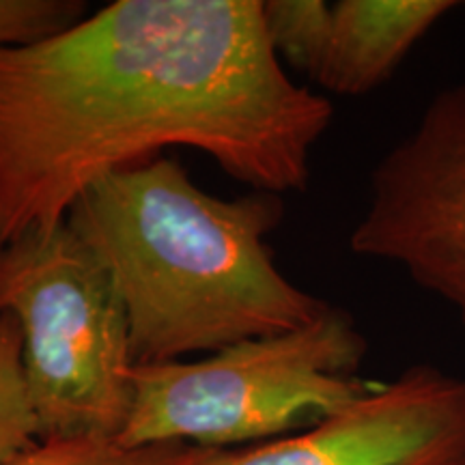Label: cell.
<instances>
[{"label":"cell","instance_id":"1","mask_svg":"<svg viewBox=\"0 0 465 465\" xmlns=\"http://www.w3.org/2000/svg\"><path fill=\"white\" fill-rule=\"evenodd\" d=\"M332 116L289 78L261 0H116L0 50V246L65 224L91 185L171 147L257 192H300Z\"/></svg>","mask_w":465,"mask_h":465},{"label":"cell","instance_id":"2","mask_svg":"<svg viewBox=\"0 0 465 465\" xmlns=\"http://www.w3.org/2000/svg\"><path fill=\"white\" fill-rule=\"evenodd\" d=\"M278 194H209L171 158L108 174L67 224L104 265L124 304L136 364L177 362L315 322L328 302L278 270L267 235Z\"/></svg>","mask_w":465,"mask_h":465},{"label":"cell","instance_id":"3","mask_svg":"<svg viewBox=\"0 0 465 465\" xmlns=\"http://www.w3.org/2000/svg\"><path fill=\"white\" fill-rule=\"evenodd\" d=\"M366 339L342 308L201 360L136 364L125 446L242 449L302 431L369 391Z\"/></svg>","mask_w":465,"mask_h":465},{"label":"cell","instance_id":"4","mask_svg":"<svg viewBox=\"0 0 465 465\" xmlns=\"http://www.w3.org/2000/svg\"><path fill=\"white\" fill-rule=\"evenodd\" d=\"M0 315L22 336L39 440H119L134 353L114 284L69 224L0 246Z\"/></svg>","mask_w":465,"mask_h":465},{"label":"cell","instance_id":"5","mask_svg":"<svg viewBox=\"0 0 465 465\" xmlns=\"http://www.w3.org/2000/svg\"><path fill=\"white\" fill-rule=\"evenodd\" d=\"M349 248L401 267L465 328V83L435 93L377 162Z\"/></svg>","mask_w":465,"mask_h":465},{"label":"cell","instance_id":"6","mask_svg":"<svg viewBox=\"0 0 465 465\" xmlns=\"http://www.w3.org/2000/svg\"><path fill=\"white\" fill-rule=\"evenodd\" d=\"M171 465H465V380L410 366L302 431L242 449L183 446Z\"/></svg>","mask_w":465,"mask_h":465},{"label":"cell","instance_id":"7","mask_svg":"<svg viewBox=\"0 0 465 465\" xmlns=\"http://www.w3.org/2000/svg\"><path fill=\"white\" fill-rule=\"evenodd\" d=\"M459 7L457 0L332 3L322 63L312 80L336 95H366L391 80L424 35Z\"/></svg>","mask_w":465,"mask_h":465},{"label":"cell","instance_id":"8","mask_svg":"<svg viewBox=\"0 0 465 465\" xmlns=\"http://www.w3.org/2000/svg\"><path fill=\"white\" fill-rule=\"evenodd\" d=\"M265 33L276 56L306 75H315L330 26V3L323 0H267Z\"/></svg>","mask_w":465,"mask_h":465},{"label":"cell","instance_id":"9","mask_svg":"<svg viewBox=\"0 0 465 465\" xmlns=\"http://www.w3.org/2000/svg\"><path fill=\"white\" fill-rule=\"evenodd\" d=\"M39 440L25 369L22 336L14 319L0 315V465Z\"/></svg>","mask_w":465,"mask_h":465},{"label":"cell","instance_id":"10","mask_svg":"<svg viewBox=\"0 0 465 465\" xmlns=\"http://www.w3.org/2000/svg\"><path fill=\"white\" fill-rule=\"evenodd\" d=\"M183 446H125L119 440H37L3 465H171Z\"/></svg>","mask_w":465,"mask_h":465},{"label":"cell","instance_id":"11","mask_svg":"<svg viewBox=\"0 0 465 465\" xmlns=\"http://www.w3.org/2000/svg\"><path fill=\"white\" fill-rule=\"evenodd\" d=\"M89 15L80 0H0V50L42 42Z\"/></svg>","mask_w":465,"mask_h":465}]
</instances>
